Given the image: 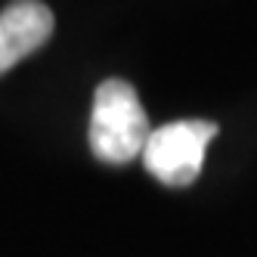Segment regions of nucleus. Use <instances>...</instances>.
Masks as SVG:
<instances>
[{
    "mask_svg": "<svg viewBox=\"0 0 257 257\" xmlns=\"http://www.w3.org/2000/svg\"><path fill=\"white\" fill-rule=\"evenodd\" d=\"M149 118L143 112L134 84L121 78H108L93 93V112H90V149L105 164H127L143 155L149 143Z\"/></svg>",
    "mask_w": 257,
    "mask_h": 257,
    "instance_id": "1",
    "label": "nucleus"
},
{
    "mask_svg": "<svg viewBox=\"0 0 257 257\" xmlns=\"http://www.w3.org/2000/svg\"><path fill=\"white\" fill-rule=\"evenodd\" d=\"M214 137V121H171L155 127L143 149V164L164 186H189L201 174L208 143Z\"/></svg>",
    "mask_w": 257,
    "mask_h": 257,
    "instance_id": "2",
    "label": "nucleus"
},
{
    "mask_svg": "<svg viewBox=\"0 0 257 257\" xmlns=\"http://www.w3.org/2000/svg\"><path fill=\"white\" fill-rule=\"evenodd\" d=\"M53 28L56 19L41 0H13L0 10V75L41 50L53 38Z\"/></svg>",
    "mask_w": 257,
    "mask_h": 257,
    "instance_id": "3",
    "label": "nucleus"
}]
</instances>
